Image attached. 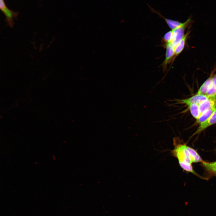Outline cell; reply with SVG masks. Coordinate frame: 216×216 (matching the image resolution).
Listing matches in <instances>:
<instances>
[{"label":"cell","instance_id":"obj_1","mask_svg":"<svg viewBox=\"0 0 216 216\" xmlns=\"http://www.w3.org/2000/svg\"><path fill=\"white\" fill-rule=\"evenodd\" d=\"M173 143L174 148L171 151L172 155L177 159L180 166L184 170L194 173L191 165L193 163L191 158L187 146L182 143L178 137L173 138Z\"/></svg>","mask_w":216,"mask_h":216},{"label":"cell","instance_id":"obj_2","mask_svg":"<svg viewBox=\"0 0 216 216\" xmlns=\"http://www.w3.org/2000/svg\"><path fill=\"white\" fill-rule=\"evenodd\" d=\"M190 19L189 18L186 21L183 22L182 25L172 30L173 32L171 42L175 48L184 36L185 30L190 22Z\"/></svg>","mask_w":216,"mask_h":216},{"label":"cell","instance_id":"obj_3","mask_svg":"<svg viewBox=\"0 0 216 216\" xmlns=\"http://www.w3.org/2000/svg\"><path fill=\"white\" fill-rule=\"evenodd\" d=\"M166 48L165 58L161 64L164 72L167 70V65L172 62L175 54V47L171 42L164 44Z\"/></svg>","mask_w":216,"mask_h":216},{"label":"cell","instance_id":"obj_4","mask_svg":"<svg viewBox=\"0 0 216 216\" xmlns=\"http://www.w3.org/2000/svg\"><path fill=\"white\" fill-rule=\"evenodd\" d=\"M0 8L6 16L8 24L10 27H13L14 25V19L17 17L18 13L14 12L8 9L4 0H0Z\"/></svg>","mask_w":216,"mask_h":216},{"label":"cell","instance_id":"obj_5","mask_svg":"<svg viewBox=\"0 0 216 216\" xmlns=\"http://www.w3.org/2000/svg\"><path fill=\"white\" fill-rule=\"evenodd\" d=\"M208 97L206 94H197L191 97L184 99L177 100L179 103L185 104L187 105L191 104H199L206 100Z\"/></svg>","mask_w":216,"mask_h":216},{"label":"cell","instance_id":"obj_6","mask_svg":"<svg viewBox=\"0 0 216 216\" xmlns=\"http://www.w3.org/2000/svg\"><path fill=\"white\" fill-rule=\"evenodd\" d=\"M215 123H216V107L210 117L205 122L200 124L197 130L193 134L192 136L200 134L208 127Z\"/></svg>","mask_w":216,"mask_h":216},{"label":"cell","instance_id":"obj_7","mask_svg":"<svg viewBox=\"0 0 216 216\" xmlns=\"http://www.w3.org/2000/svg\"><path fill=\"white\" fill-rule=\"evenodd\" d=\"M201 113L205 111L216 107V96L208 97L206 100L198 104Z\"/></svg>","mask_w":216,"mask_h":216},{"label":"cell","instance_id":"obj_8","mask_svg":"<svg viewBox=\"0 0 216 216\" xmlns=\"http://www.w3.org/2000/svg\"><path fill=\"white\" fill-rule=\"evenodd\" d=\"M190 32H187L181 40L179 43L175 48V54L171 62V66L176 57L183 51L187 37Z\"/></svg>","mask_w":216,"mask_h":216},{"label":"cell","instance_id":"obj_9","mask_svg":"<svg viewBox=\"0 0 216 216\" xmlns=\"http://www.w3.org/2000/svg\"><path fill=\"white\" fill-rule=\"evenodd\" d=\"M213 72H212L208 77L201 86L198 90L197 94H206L207 90L212 82V78L214 74Z\"/></svg>","mask_w":216,"mask_h":216},{"label":"cell","instance_id":"obj_10","mask_svg":"<svg viewBox=\"0 0 216 216\" xmlns=\"http://www.w3.org/2000/svg\"><path fill=\"white\" fill-rule=\"evenodd\" d=\"M187 105L192 116L196 120L198 119L201 114L198 104H191Z\"/></svg>","mask_w":216,"mask_h":216},{"label":"cell","instance_id":"obj_11","mask_svg":"<svg viewBox=\"0 0 216 216\" xmlns=\"http://www.w3.org/2000/svg\"><path fill=\"white\" fill-rule=\"evenodd\" d=\"M215 108L208 110L201 113L199 118L196 120V123L200 124L207 120L213 114Z\"/></svg>","mask_w":216,"mask_h":216},{"label":"cell","instance_id":"obj_12","mask_svg":"<svg viewBox=\"0 0 216 216\" xmlns=\"http://www.w3.org/2000/svg\"><path fill=\"white\" fill-rule=\"evenodd\" d=\"M203 166L209 172L216 176V161L212 162H202Z\"/></svg>","mask_w":216,"mask_h":216},{"label":"cell","instance_id":"obj_13","mask_svg":"<svg viewBox=\"0 0 216 216\" xmlns=\"http://www.w3.org/2000/svg\"><path fill=\"white\" fill-rule=\"evenodd\" d=\"M187 148L190 153L192 163L203 161L200 156L195 150L187 146Z\"/></svg>","mask_w":216,"mask_h":216},{"label":"cell","instance_id":"obj_14","mask_svg":"<svg viewBox=\"0 0 216 216\" xmlns=\"http://www.w3.org/2000/svg\"><path fill=\"white\" fill-rule=\"evenodd\" d=\"M164 20L167 25L171 30L174 29L182 25L183 23L178 21L174 20L165 18L160 15Z\"/></svg>","mask_w":216,"mask_h":216},{"label":"cell","instance_id":"obj_15","mask_svg":"<svg viewBox=\"0 0 216 216\" xmlns=\"http://www.w3.org/2000/svg\"><path fill=\"white\" fill-rule=\"evenodd\" d=\"M206 95L208 97L216 96V86L212 82L209 87Z\"/></svg>","mask_w":216,"mask_h":216},{"label":"cell","instance_id":"obj_16","mask_svg":"<svg viewBox=\"0 0 216 216\" xmlns=\"http://www.w3.org/2000/svg\"><path fill=\"white\" fill-rule=\"evenodd\" d=\"M172 31L171 30L166 33L162 38L164 44L171 42L172 37Z\"/></svg>","mask_w":216,"mask_h":216},{"label":"cell","instance_id":"obj_17","mask_svg":"<svg viewBox=\"0 0 216 216\" xmlns=\"http://www.w3.org/2000/svg\"><path fill=\"white\" fill-rule=\"evenodd\" d=\"M212 82L216 86V74H214L212 78Z\"/></svg>","mask_w":216,"mask_h":216}]
</instances>
